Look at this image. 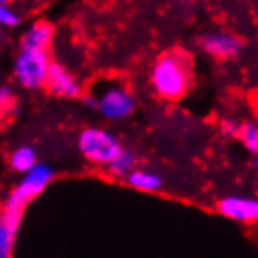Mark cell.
I'll list each match as a JSON object with an SVG mask.
<instances>
[{
  "label": "cell",
  "mask_w": 258,
  "mask_h": 258,
  "mask_svg": "<svg viewBox=\"0 0 258 258\" xmlns=\"http://www.w3.org/2000/svg\"><path fill=\"white\" fill-rule=\"evenodd\" d=\"M237 140L251 151L252 155H258V124L256 122H241L237 128Z\"/></svg>",
  "instance_id": "obj_13"
},
{
  "label": "cell",
  "mask_w": 258,
  "mask_h": 258,
  "mask_svg": "<svg viewBox=\"0 0 258 258\" xmlns=\"http://www.w3.org/2000/svg\"><path fill=\"white\" fill-rule=\"evenodd\" d=\"M45 89L55 96L60 98H79L83 94L81 83H79L76 76L70 70H66L62 64L53 62L51 60L49 68H47V76H45Z\"/></svg>",
  "instance_id": "obj_7"
},
{
  "label": "cell",
  "mask_w": 258,
  "mask_h": 258,
  "mask_svg": "<svg viewBox=\"0 0 258 258\" xmlns=\"http://www.w3.org/2000/svg\"><path fill=\"white\" fill-rule=\"evenodd\" d=\"M53 36H55V30L49 23L38 21L30 25L29 30H25V34L21 36V49L47 51L53 43Z\"/></svg>",
  "instance_id": "obj_9"
},
{
  "label": "cell",
  "mask_w": 258,
  "mask_h": 258,
  "mask_svg": "<svg viewBox=\"0 0 258 258\" xmlns=\"http://www.w3.org/2000/svg\"><path fill=\"white\" fill-rule=\"evenodd\" d=\"M219 213L239 222H258V200L256 198H239L228 196L219 202Z\"/></svg>",
  "instance_id": "obj_8"
},
{
  "label": "cell",
  "mask_w": 258,
  "mask_h": 258,
  "mask_svg": "<svg viewBox=\"0 0 258 258\" xmlns=\"http://www.w3.org/2000/svg\"><path fill=\"white\" fill-rule=\"evenodd\" d=\"M94 100H96L94 108L109 121H122L136 109V98L124 85L106 87Z\"/></svg>",
  "instance_id": "obj_4"
},
{
  "label": "cell",
  "mask_w": 258,
  "mask_h": 258,
  "mask_svg": "<svg viewBox=\"0 0 258 258\" xmlns=\"http://www.w3.org/2000/svg\"><path fill=\"white\" fill-rule=\"evenodd\" d=\"M237 128H239V124L236 121H232V119H224L221 122V130L224 136L228 138H236L237 136Z\"/></svg>",
  "instance_id": "obj_17"
},
{
  "label": "cell",
  "mask_w": 258,
  "mask_h": 258,
  "mask_svg": "<svg viewBox=\"0 0 258 258\" xmlns=\"http://www.w3.org/2000/svg\"><path fill=\"white\" fill-rule=\"evenodd\" d=\"M200 49L215 60H230L239 57L245 49V40L234 32H211L198 40Z\"/></svg>",
  "instance_id": "obj_5"
},
{
  "label": "cell",
  "mask_w": 258,
  "mask_h": 258,
  "mask_svg": "<svg viewBox=\"0 0 258 258\" xmlns=\"http://www.w3.org/2000/svg\"><path fill=\"white\" fill-rule=\"evenodd\" d=\"M134 166H136V157L132 153H128V151L122 149L121 155L115 158L113 162L108 164V170L113 177H126L134 170Z\"/></svg>",
  "instance_id": "obj_12"
},
{
  "label": "cell",
  "mask_w": 258,
  "mask_h": 258,
  "mask_svg": "<svg viewBox=\"0 0 258 258\" xmlns=\"http://www.w3.org/2000/svg\"><path fill=\"white\" fill-rule=\"evenodd\" d=\"M14 102H15V96L12 93V89L10 87H0V111L10 109L14 106Z\"/></svg>",
  "instance_id": "obj_16"
},
{
  "label": "cell",
  "mask_w": 258,
  "mask_h": 258,
  "mask_svg": "<svg viewBox=\"0 0 258 258\" xmlns=\"http://www.w3.org/2000/svg\"><path fill=\"white\" fill-rule=\"evenodd\" d=\"M81 155L96 166H108L122 153V145L117 138L104 128H85L78 140Z\"/></svg>",
  "instance_id": "obj_2"
},
{
  "label": "cell",
  "mask_w": 258,
  "mask_h": 258,
  "mask_svg": "<svg viewBox=\"0 0 258 258\" xmlns=\"http://www.w3.org/2000/svg\"><path fill=\"white\" fill-rule=\"evenodd\" d=\"M19 23V17L15 14L8 0H0V25L2 27H15Z\"/></svg>",
  "instance_id": "obj_15"
},
{
  "label": "cell",
  "mask_w": 258,
  "mask_h": 258,
  "mask_svg": "<svg viewBox=\"0 0 258 258\" xmlns=\"http://www.w3.org/2000/svg\"><path fill=\"white\" fill-rule=\"evenodd\" d=\"M251 106H252V109H254V113L258 115V87L251 93Z\"/></svg>",
  "instance_id": "obj_18"
},
{
  "label": "cell",
  "mask_w": 258,
  "mask_h": 258,
  "mask_svg": "<svg viewBox=\"0 0 258 258\" xmlns=\"http://www.w3.org/2000/svg\"><path fill=\"white\" fill-rule=\"evenodd\" d=\"M51 64V58L47 51H27L21 49L14 64L15 79L19 85L30 91H38L45 85L47 68Z\"/></svg>",
  "instance_id": "obj_3"
},
{
  "label": "cell",
  "mask_w": 258,
  "mask_h": 258,
  "mask_svg": "<svg viewBox=\"0 0 258 258\" xmlns=\"http://www.w3.org/2000/svg\"><path fill=\"white\" fill-rule=\"evenodd\" d=\"M51 179H53V170H51L49 166L34 164L29 172H27V177H25V179L17 185V188L12 192L10 200L27 208L29 202H32L38 194H42L43 190H45V186L49 185Z\"/></svg>",
  "instance_id": "obj_6"
},
{
  "label": "cell",
  "mask_w": 258,
  "mask_h": 258,
  "mask_svg": "<svg viewBox=\"0 0 258 258\" xmlns=\"http://www.w3.org/2000/svg\"><path fill=\"white\" fill-rule=\"evenodd\" d=\"M194 83V58L188 51L173 47L160 53L151 68V87L158 98L177 102Z\"/></svg>",
  "instance_id": "obj_1"
},
{
  "label": "cell",
  "mask_w": 258,
  "mask_h": 258,
  "mask_svg": "<svg viewBox=\"0 0 258 258\" xmlns=\"http://www.w3.org/2000/svg\"><path fill=\"white\" fill-rule=\"evenodd\" d=\"M130 186H134L138 190L144 192H157L162 188V177L155 172H147V170H132V172L124 177Z\"/></svg>",
  "instance_id": "obj_10"
},
{
  "label": "cell",
  "mask_w": 258,
  "mask_h": 258,
  "mask_svg": "<svg viewBox=\"0 0 258 258\" xmlns=\"http://www.w3.org/2000/svg\"><path fill=\"white\" fill-rule=\"evenodd\" d=\"M15 236H17V232L0 224V258H10V254L14 251Z\"/></svg>",
  "instance_id": "obj_14"
},
{
  "label": "cell",
  "mask_w": 258,
  "mask_h": 258,
  "mask_svg": "<svg viewBox=\"0 0 258 258\" xmlns=\"http://www.w3.org/2000/svg\"><path fill=\"white\" fill-rule=\"evenodd\" d=\"M10 164L14 168L15 172H21V173H27L32 168V166L36 164V155H34V149L32 147H19L17 151L12 153V157H10Z\"/></svg>",
  "instance_id": "obj_11"
}]
</instances>
